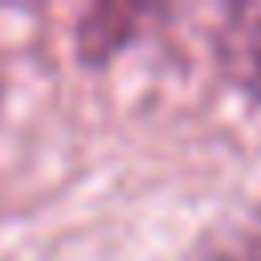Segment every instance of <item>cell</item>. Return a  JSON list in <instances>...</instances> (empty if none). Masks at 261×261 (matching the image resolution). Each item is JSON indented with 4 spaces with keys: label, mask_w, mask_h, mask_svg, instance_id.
Masks as SVG:
<instances>
[{
    "label": "cell",
    "mask_w": 261,
    "mask_h": 261,
    "mask_svg": "<svg viewBox=\"0 0 261 261\" xmlns=\"http://www.w3.org/2000/svg\"><path fill=\"white\" fill-rule=\"evenodd\" d=\"M220 61L241 90L261 98V0L228 8V20L220 29Z\"/></svg>",
    "instance_id": "cell-1"
}]
</instances>
